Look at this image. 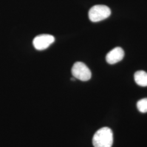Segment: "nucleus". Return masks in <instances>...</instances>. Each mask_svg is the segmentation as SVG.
Here are the masks:
<instances>
[{"instance_id":"obj_5","label":"nucleus","mask_w":147,"mask_h":147,"mask_svg":"<svg viewBox=\"0 0 147 147\" xmlns=\"http://www.w3.org/2000/svg\"><path fill=\"white\" fill-rule=\"evenodd\" d=\"M124 56V51L122 48L116 47L111 50L106 56L107 62L114 64L120 62Z\"/></svg>"},{"instance_id":"obj_3","label":"nucleus","mask_w":147,"mask_h":147,"mask_svg":"<svg viewBox=\"0 0 147 147\" xmlns=\"http://www.w3.org/2000/svg\"><path fill=\"white\" fill-rule=\"evenodd\" d=\"M74 78L82 81H87L92 77V73L88 67L84 63L78 62L74 63L71 69Z\"/></svg>"},{"instance_id":"obj_4","label":"nucleus","mask_w":147,"mask_h":147,"mask_svg":"<svg viewBox=\"0 0 147 147\" xmlns=\"http://www.w3.org/2000/svg\"><path fill=\"white\" fill-rule=\"evenodd\" d=\"M55 40V37L52 35L43 34L35 37L33 41V44L36 50H44L49 47Z\"/></svg>"},{"instance_id":"obj_1","label":"nucleus","mask_w":147,"mask_h":147,"mask_svg":"<svg viewBox=\"0 0 147 147\" xmlns=\"http://www.w3.org/2000/svg\"><path fill=\"white\" fill-rule=\"evenodd\" d=\"M92 142L94 147H112L113 142L112 131L108 127L101 128L95 133Z\"/></svg>"},{"instance_id":"obj_7","label":"nucleus","mask_w":147,"mask_h":147,"mask_svg":"<svg viewBox=\"0 0 147 147\" xmlns=\"http://www.w3.org/2000/svg\"><path fill=\"white\" fill-rule=\"evenodd\" d=\"M137 107L140 112L142 113L147 112V98H144L137 102Z\"/></svg>"},{"instance_id":"obj_6","label":"nucleus","mask_w":147,"mask_h":147,"mask_svg":"<svg viewBox=\"0 0 147 147\" xmlns=\"http://www.w3.org/2000/svg\"><path fill=\"white\" fill-rule=\"evenodd\" d=\"M134 79L137 84L142 87L147 86V73L143 70L136 71L134 75Z\"/></svg>"},{"instance_id":"obj_2","label":"nucleus","mask_w":147,"mask_h":147,"mask_svg":"<svg viewBox=\"0 0 147 147\" xmlns=\"http://www.w3.org/2000/svg\"><path fill=\"white\" fill-rule=\"evenodd\" d=\"M111 14L110 8L105 5H95L89 11V20L93 22L102 21L109 18Z\"/></svg>"}]
</instances>
